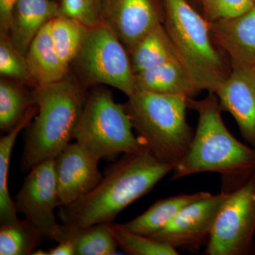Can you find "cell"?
Returning <instances> with one entry per match:
<instances>
[{"instance_id":"e0dca14e","label":"cell","mask_w":255,"mask_h":255,"mask_svg":"<svg viewBox=\"0 0 255 255\" xmlns=\"http://www.w3.org/2000/svg\"><path fill=\"white\" fill-rule=\"evenodd\" d=\"M25 58L36 85L53 83L66 78L69 66L64 63L55 48L50 21L33 38Z\"/></svg>"},{"instance_id":"d6986e66","label":"cell","mask_w":255,"mask_h":255,"mask_svg":"<svg viewBox=\"0 0 255 255\" xmlns=\"http://www.w3.org/2000/svg\"><path fill=\"white\" fill-rule=\"evenodd\" d=\"M63 240L73 243L75 255H115L119 247L111 233L110 223L85 228H72L60 225L55 241L59 243Z\"/></svg>"},{"instance_id":"603a6c76","label":"cell","mask_w":255,"mask_h":255,"mask_svg":"<svg viewBox=\"0 0 255 255\" xmlns=\"http://www.w3.org/2000/svg\"><path fill=\"white\" fill-rule=\"evenodd\" d=\"M31 95L19 84L9 80L0 82V129L5 134L11 131L26 114L36 106Z\"/></svg>"},{"instance_id":"7c38bea8","label":"cell","mask_w":255,"mask_h":255,"mask_svg":"<svg viewBox=\"0 0 255 255\" xmlns=\"http://www.w3.org/2000/svg\"><path fill=\"white\" fill-rule=\"evenodd\" d=\"M100 160L78 142L69 143L58 154L54 159L58 207L73 204L100 182Z\"/></svg>"},{"instance_id":"ffe728a7","label":"cell","mask_w":255,"mask_h":255,"mask_svg":"<svg viewBox=\"0 0 255 255\" xmlns=\"http://www.w3.org/2000/svg\"><path fill=\"white\" fill-rule=\"evenodd\" d=\"M129 55L135 75L178 58L163 23L147 33Z\"/></svg>"},{"instance_id":"4dcf8cb0","label":"cell","mask_w":255,"mask_h":255,"mask_svg":"<svg viewBox=\"0 0 255 255\" xmlns=\"http://www.w3.org/2000/svg\"><path fill=\"white\" fill-rule=\"evenodd\" d=\"M253 1L255 3V0H253Z\"/></svg>"},{"instance_id":"83f0119b","label":"cell","mask_w":255,"mask_h":255,"mask_svg":"<svg viewBox=\"0 0 255 255\" xmlns=\"http://www.w3.org/2000/svg\"><path fill=\"white\" fill-rule=\"evenodd\" d=\"M209 22L241 16L255 6L253 0H203Z\"/></svg>"},{"instance_id":"6da1fadb","label":"cell","mask_w":255,"mask_h":255,"mask_svg":"<svg viewBox=\"0 0 255 255\" xmlns=\"http://www.w3.org/2000/svg\"><path fill=\"white\" fill-rule=\"evenodd\" d=\"M199 122L187 153L174 166L172 180L201 172L221 175L222 191L231 193L255 174V148L237 140L223 122L219 99L214 92L201 101L189 99Z\"/></svg>"},{"instance_id":"4316f807","label":"cell","mask_w":255,"mask_h":255,"mask_svg":"<svg viewBox=\"0 0 255 255\" xmlns=\"http://www.w3.org/2000/svg\"><path fill=\"white\" fill-rule=\"evenodd\" d=\"M59 15L78 20L88 28L102 23L100 0H60Z\"/></svg>"},{"instance_id":"7402d4cb","label":"cell","mask_w":255,"mask_h":255,"mask_svg":"<svg viewBox=\"0 0 255 255\" xmlns=\"http://www.w3.org/2000/svg\"><path fill=\"white\" fill-rule=\"evenodd\" d=\"M45 240L44 235L25 219L1 223L0 255H33Z\"/></svg>"},{"instance_id":"cb8c5ba5","label":"cell","mask_w":255,"mask_h":255,"mask_svg":"<svg viewBox=\"0 0 255 255\" xmlns=\"http://www.w3.org/2000/svg\"><path fill=\"white\" fill-rule=\"evenodd\" d=\"M50 23L55 48L69 66L78 57L90 28L75 18L63 15L55 16Z\"/></svg>"},{"instance_id":"3957f363","label":"cell","mask_w":255,"mask_h":255,"mask_svg":"<svg viewBox=\"0 0 255 255\" xmlns=\"http://www.w3.org/2000/svg\"><path fill=\"white\" fill-rule=\"evenodd\" d=\"M38 112L27 127L21 169L27 173L37 164L55 159L70 143L87 97L70 79L37 85L31 92Z\"/></svg>"},{"instance_id":"52a82bcc","label":"cell","mask_w":255,"mask_h":255,"mask_svg":"<svg viewBox=\"0 0 255 255\" xmlns=\"http://www.w3.org/2000/svg\"><path fill=\"white\" fill-rule=\"evenodd\" d=\"M75 60L89 82L115 87L128 97L136 91L130 55L105 23L89 28Z\"/></svg>"},{"instance_id":"8992f818","label":"cell","mask_w":255,"mask_h":255,"mask_svg":"<svg viewBox=\"0 0 255 255\" xmlns=\"http://www.w3.org/2000/svg\"><path fill=\"white\" fill-rule=\"evenodd\" d=\"M132 128L125 106L109 90L97 89L87 97L74 138L97 158H111L145 149Z\"/></svg>"},{"instance_id":"4fadbf2b","label":"cell","mask_w":255,"mask_h":255,"mask_svg":"<svg viewBox=\"0 0 255 255\" xmlns=\"http://www.w3.org/2000/svg\"><path fill=\"white\" fill-rule=\"evenodd\" d=\"M214 93L222 110L233 116L241 135L255 148V66L233 68Z\"/></svg>"},{"instance_id":"9a60e30c","label":"cell","mask_w":255,"mask_h":255,"mask_svg":"<svg viewBox=\"0 0 255 255\" xmlns=\"http://www.w3.org/2000/svg\"><path fill=\"white\" fill-rule=\"evenodd\" d=\"M58 15L59 4L53 0H17L8 34L16 49L26 56L38 32Z\"/></svg>"},{"instance_id":"484cf974","label":"cell","mask_w":255,"mask_h":255,"mask_svg":"<svg viewBox=\"0 0 255 255\" xmlns=\"http://www.w3.org/2000/svg\"><path fill=\"white\" fill-rule=\"evenodd\" d=\"M0 73L24 84H35L24 55L14 46L9 35L0 33Z\"/></svg>"},{"instance_id":"44dd1931","label":"cell","mask_w":255,"mask_h":255,"mask_svg":"<svg viewBox=\"0 0 255 255\" xmlns=\"http://www.w3.org/2000/svg\"><path fill=\"white\" fill-rule=\"evenodd\" d=\"M38 112L33 107L13 130L5 134L0 140V223L11 222L18 219L14 199L9 191V172L11 152L18 134L26 128Z\"/></svg>"},{"instance_id":"ba28073f","label":"cell","mask_w":255,"mask_h":255,"mask_svg":"<svg viewBox=\"0 0 255 255\" xmlns=\"http://www.w3.org/2000/svg\"><path fill=\"white\" fill-rule=\"evenodd\" d=\"M255 235V174L228 194L215 219L204 254H253Z\"/></svg>"},{"instance_id":"2e32d148","label":"cell","mask_w":255,"mask_h":255,"mask_svg":"<svg viewBox=\"0 0 255 255\" xmlns=\"http://www.w3.org/2000/svg\"><path fill=\"white\" fill-rule=\"evenodd\" d=\"M136 90L182 95L191 99L199 91L179 58L135 74Z\"/></svg>"},{"instance_id":"ac0fdd59","label":"cell","mask_w":255,"mask_h":255,"mask_svg":"<svg viewBox=\"0 0 255 255\" xmlns=\"http://www.w3.org/2000/svg\"><path fill=\"white\" fill-rule=\"evenodd\" d=\"M211 195L209 192L199 191L162 199L131 221L125 223H117V225L128 231L150 237L170 222L184 207Z\"/></svg>"},{"instance_id":"5bb4252c","label":"cell","mask_w":255,"mask_h":255,"mask_svg":"<svg viewBox=\"0 0 255 255\" xmlns=\"http://www.w3.org/2000/svg\"><path fill=\"white\" fill-rule=\"evenodd\" d=\"M215 43L226 52L233 68L255 66V5L238 17L210 22Z\"/></svg>"},{"instance_id":"9c48e42d","label":"cell","mask_w":255,"mask_h":255,"mask_svg":"<svg viewBox=\"0 0 255 255\" xmlns=\"http://www.w3.org/2000/svg\"><path fill=\"white\" fill-rule=\"evenodd\" d=\"M14 200L23 219L38 228L47 240L55 241L60 224L55 215L58 195L54 159L41 162L28 172Z\"/></svg>"},{"instance_id":"d4e9b609","label":"cell","mask_w":255,"mask_h":255,"mask_svg":"<svg viewBox=\"0 0 255 255\" xmlns=\"http://www.w3.org/2000/svg\"><path fill=\"white\" fill-rule=\"evenodd\" d=\"M110 229L117 244L127 254L131 255H178L175 248L138 233L119 227L117 223H110Z\"/></svg>"},{"instance_id":"7a4b0ae2","label":"cell","mask_w":255,"mask_h":255,"mask_svg":"<svg viewBox=\"0 0 255 255\" xmlns=\"http://www.w3.org/2000/svg\"><path fill=\"white\" fill-rule=\"evenodd\" d=\"M174 167L173 164L156 158L146 148L124 154L87 195L70 205L60 207V219L63 225L72 228L112 223L124 209L149 192Z\"/></svg>"},{"instance_id":"277c9868","label":"cell","mask_w":255,"mask_h":255,"mask_svg":"<svg viewBox=\"0 0 255 255\" xmlns=\"http://www.w3.org/2000/svg\"><path fill=\"white\" fill-rule=\"evenodd\" d=\"M188 100L182 95L136 90L125 105L144 147L159 160L174 166L194 137L186 117Z\"/></svg>"},{"instance_id":"f546056e","label":"cell","mask_w":255,"mask_h":255,"mask_svg":"<svg viewBox=\"0 0 255 255\" xmlns=\"http://www.w3.org/2000/svg\"><path fill=\"white\" fill-rule=\"evenodd\" d=\"M48 255H75V248L69 240H63L58 246L48 251Z\"/></svg>"},{"instance_id":"f1b7e54d","label":"cell","mask_w":255,"mask_h":255,"mask_svg":"<svg viewBox=\"0 0 255 255\" xmlns=\"http://www.w3.org/2000/svg\"><path fill=\"white\" fill-rule=\"evenodd\" d=\"M17 0H0V33L9 34L13 9Z\"/></svg>"},{"instance_id":"5b68a950","label":"cell","mask_w":255,"mask_h":255,"mask_svg":"<svg viewBox=\"0 0 255 255\" xmlns=\"http://www.w3.org/2000/svg\"><path fill=\"white\" fill-rule=\"evenodd\" d=\"M163 2L164 26L178 58L198 90L214 93L230 74L214 46L209 21L187 0H163Z\"/></svg>"},{"instance_id":"30bf717a","label":"cell","mask_w":255,"mask_h":255,"mask_svg":"<svg viewBox=\"0 0 255 255\" xmlns=\"http://www.w3.org/2000/svg\"><path fill=\"white\" fill-rule=\"evenodd\" d=\"M229 193L221 191L184 207L164 228L150 236L177 249L197 253L209 241L215 219Z\"/></svg>"},{"instance_id":"8fae6325","label":"cell","mask_w":255,"mask_h":255,"mask_svg":"<svg viewBox=\"0 0 255 255\" xmlns=\"http://www.w3.org/2000/svg\"><path fill=\"white\" fill-rule=\"evenodd\" d=\"M102 23L112 30L130 53L162 23L157 0H100Z\"/></svg>"}]
</instances>
